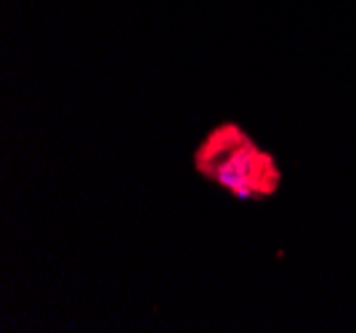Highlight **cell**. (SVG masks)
Returning a JSON list of instances; mask_svg holds the SVG:
<instances>
[{
    "instance_id": "cell-1",
    "label": "cell",
    "mask_w": 356,
    "mask_h": 333,
    "mask_svg": "<svg viewBox=\"0 0 356 333\" xmlns=\"http://www.w3.org/2000/svg\"><path fill=\"white\" fill-rule=\"evenodd\" d=\"M194 171L237 200H268L282 187V168L237 123L210 128L194 150Z\"/></svg>"
}]
</instances>
